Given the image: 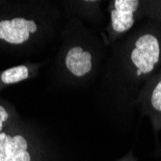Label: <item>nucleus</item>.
Listing matches in <instances>:
<instances>
[{"instance_id": "f257e3e1", "label": "nucleus", "mask_w": 161, "mask_h": 161, "mask_svg": "<svg viewBox=\"0 0 161 161\" xmlns=\"http://www.w3.org/2000/svg\"><path fill=\"white\" fill-rule=\"evenodd\" d=\"M161 69V23L148 20L113 42L96 84L94 100L103 119L123 125L144 87Z\"/></svg>"}, {"instance_id": "f03ea898", "label": "nucleus", "mask_w": 161, "mask_h": 161, "mask_svg": "<svg viewBox=\"0 0 161 161\" xmlns=\"http://www.w3.org/2000/svg\"><path fill=\"white\" fill-rule=\"evenodd\" d=\"M63 34L60 65L66 83L76 90L95 87L109 51L106 36L75 17L69 19Z\"/></svg>"}, {"instance_id": "7ed1b4c3", "label": "nucleus", "mask_w": 161, "mask_h": 161, "mask_svg": "<svg viewBox=\"0 0 161 161\" xmlns=\"http://www.w3.org/2000/svg\"><path fill=\"white\" fill-rule=\"evenodd\" d=\"M109 19L104 35L109 45L126 36L136 23L145 19V4L141 0H112L108 5Z\"/></svg>"}, {"instance_id": "20e7f679", "label": "nucleus", "mask_w": 161, "mask_h": 161, "mask_svg": "<svg viewBox=\"0 0 161 161\" xmlns=\"http://www.w3.org/2000/svg\"><path fill=\"white\" fill-rule=\"evenodd\" d=\"M136 105L150 119L155 135L161 130V69L141 89Z\"/></svg>"}, {"instance_id": "39448f33", "label": "nucleus", "mask_w": 161, "mask_h": 161, "mask_svg": "<svg viewBox=\"0 0 161 161\" xmlns=\"http://www.w3.org/2000/svg\"><path fill=\"white\" fill-rule=\"evenodd\" d=\"M39 30L35 19L24 17H14L0 20V40L8 45L21 46L30 40Z\"/></svg>"}, {"instance_id": "423d86ee", "label": "nucleus", "mask_w": 161, "mask_h": 161, "mask_svg": "<svg viewBox=\"0 0 161 161\" xmlns=\"http://www.w3.org/2000/svg\"><path fill=\"white\" fill-rule=\"evenodd\" d=\"M68 4L71 6V12L74 14L72 17L77 18L94 28L98 27L107 19L101 9L102 1L99 0H76Z\"/></svg>"}, {"instance_id": "0eeeda50", "label": "nucleus", "mask_w": 161, "mask_h": 161, "mask_svg": "<svg viewBox=\"0 0 161 161\" xmlns=\"http://www.w3.org/2000/svg\"><path fill=\"white\" fill-rule=\"evenodd\" d=\"M31 69L26 65H19L5 69L0 74V82L4 85L16 84L29 78Z\"/></svg>"}, {"instance_id": "6e6552de", "label": "nucleus", "mask_w": 161, "mask_h": 161, "mask_svg": "<svg viewBox=\"0 0 161 161\" xmlns=\"http://www.w3.org/2000/svg\"><path fill=\"white\" fill-rule=\"evenodd\" d=\"M10 120V114L8 112V110L0 104V133L3 132V127H4V124L8 123V121Z\"/></svg>"}, {"instance_id": "1a4fd4ad", "label": "nucleus", "mask_w": 161, "mask_h": 161, "mask_svg": "<svg viewBox=\"0 0 161 161\" xmlns=\"http://www.w3.org/2000/svg\"><path fill=\"white\" fill-rule=\"evenodd\" d=\"M119 161H137V160H136V158L132 155V153H129L127 155H125L123 159H121V160H119Z\"/></svg>"}]
</instances>
